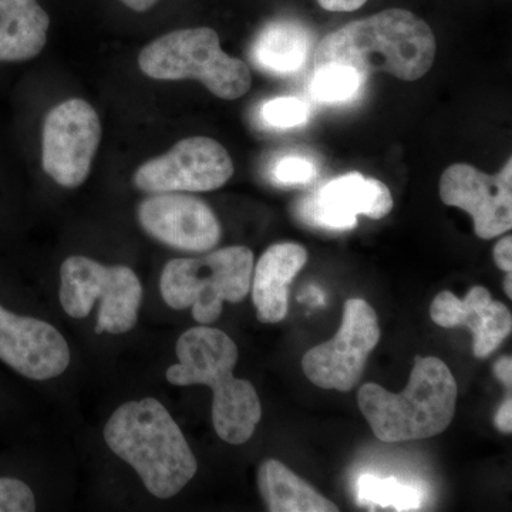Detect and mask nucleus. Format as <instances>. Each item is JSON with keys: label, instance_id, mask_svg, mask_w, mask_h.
Returning <instances> with one entry per match:
<instances>
[{"label": "nucleus", "instance_id": "1", "mask_svg": "<svg viewBox=\"0 0 512 512\" xmlns=\"http://www.w3.org/2000/svg\"><path fill=\"white\" fill-rule=\"evenodd\" d=\"M436 53V36L423 19L410 10L387 9L323 37L313 60L315 70L342 64L365 76L382 72L416 82L430 72Z\"/></svg>", "mask_w": 512, "mask_h": 512}, {"label": "nucleus", "instance_id": "2", "mask_svg": "<svg viewBox=\"0 0 512 512\" xmlns=\"http://www.w3.org/2000/svg\"><path fill=\"white\" fill-rule=\"evenodd\" d=\"M177 365L165 377L174 386H208L212 397V423L218 437L232 446L247 443L262 417L261 400L254 384L237 379L234 369L238 348L220 329L208 325L188 329L175 346Z\"/></svg>", "mask_w": 512, "mask_h": 512}, {"label": "nucleus", "instance_id": "3", "mask_svg": "<svg viewBox=\"0 0 512 512\" xmlns=\"http://www.w3.org/2000/svg\"><path fill=\"white\" fill-rule=\"evenodd\" d=\"M104 440L161 500L180 493L197 474V458L183 431L153 397L121 404L104 427Z\"/></svg>", "mask_w": 512, "mask_h": 512}, {"label": "nucleus", "instance_id": "4", "mask_svg": "<svg viewBox=\"0 0 512 512\" xmlns=\"http://www.w3.org/2000/svg\"><path fill=\"white\" fill-rule=\"evenodd\" d=\"M458 386L450 367L434 356L414 357L406 389L392 393L380 384H363L357 393L360 412L384 443L439 436L456 414Z\"/></svg>", "mask_w": 512, "mask_h": 512}, {"label": "nucleus", "instance_id": "5", "mask_svg": "<svg viewBox=\"0 0 512 512\" xmlns=\"http://www.w3.org/2000/svg\"><path fill=\"white\" fill-rule=\"evenodd\" d=\"M254 265V252L242 245L200 258L173 259L161 274V296L171 309L191 308L192 318L200 325H211L220 318L224 302L247 298Z\"/></svg>", "mask_w": 512, "mask_h": 512}, {"label": "nucleus", "instance_id": "6", "mask_svg": "<svg viewBox=\"0 0 512 512\" xmlns=\"http://www.w3.org/2000/svg\"><path fill=\"white\" fill-rule=\"evenodd\" d=\"M141 72L156 80H198L214 96L237 100L251 89L247 64L222 50L211 28L174 30L144 47L138 56Z\"/></svg>", "mask_w": 512, "mask_h": 512}, {"label": "nucleus", "instance_id": "7", "mask_svg": "<svg viewBox=\"0 0 512 512\" xmlns=\"http://www.w3.org/2000/svg\"><path fill=\"white\" fill-rule=\"evenodd\" d=\"M60 303L74 319L87 318L100 299L96 333L121 335L137 325L143 286L128 266H107L87 258L69 256L60 268Z\"/></svg>", "mask_w": 512, "mask_h": 512}, {"label": "nucleus", "instance_id": "8", "mask_svg": "<svg viewBox=\"0 0 512 512\" xmlns=\"http://www.w3.org/2000/svg\"><path fill=\"white\" fill-rule=\"evenodd\" d=\"M380 336L375 309L365 299H349L343 306L342 323L335 338L303 356V373L320 389L350 392L362 379Z\"/></svg>", "mask_w": 512, "mask_h": 512}, {"label": "nucleus", "instance_id": "9", "mask_svg": "<svg viewBox=\"0 0 512 512\" xmlns=\"http://www.w3.org/2000/svg\"><path fill=\"white\" fill-rule=\"evenodd\" d=\"M101 140L99 114L82 99L63 101L43 126V170L64 188L80 187L89 177Z\"/></svg>", "mask_w": 512, "mask_h": 512}, {"label": "nucleus", "instance_id": "10", "mask_svg": "<svg viewBox=\"0 0 512 512\" xmlns=\"http://www.w3.org/2000/svg\"><path fill=\"white\" fill-rule=\"evenodd\" d=\"M234 175L228 151L214 138L190 137L168 153L141 165L134 174L138 190L153 192L214 191Z\"/></svg>", "mask_w": 512, "mask_h": 512}, {"label": "nucleus", "instance_id": "11", "mask_svg": "<svg viewBox=\"0 0 512 512\" xmlns=\"http://www.w3.org/2000/svg\"><path fill=\"white\" fill-rule=\"evenodd\" d=\"M440 198L473 218L481 239L500 237L512 228V160L498 174H485L470 164L450 165L440 178Z\"/></svg>", "mask_w": 512, "mask_h": 512}, {"label": "nucleus", "instance_id": "12", "mask_svg": "<svg viewBox=\"0 0 512 512\" xmlns=\"http://www.w3.org/2000/svg\"><path fill=\"white\" fill-rule=\"evenodd\" d=\"M138 221L148 235L180 251H211L222 234L214 211L200 198L181 192H160L141 202Z\"/></svg>", "mask_w": 512, "mask_h": 512}, {"label": "nucleus", "instance_id": "13", "mask_svg": "<svg viewBox=\"0 0 512 512\" xmlns=\"http://www.w3.org/2000/svg\"><path fill=\"white\" fill-rule=\"evenodd\" d=\"M0 360L28 379L49 380L66 372L72 355L55 326L0 306Z\"/></svg>", "mask_w": 512, "mask_h": 512}, {"label": "nucleus", "instance_id": "14", "mask_svg": "<svg viewBox=\"0 0 512 512\" xmlns=\"http://www.w3.org/2000/svg\"><path fill=\"white\" fill-rule=\"evenodd\" d=\"M393 205L392 192L382 181L350 173L326 184L309 201L305 212L312 224L348 231L356 227L357 215L382 220Z\"/></svg>", "mask_w": 512, "mask_h": 512}, {"label": "nucleus", "instance_id": "15", "mask_svg": "<svg viewBox=\"0 0 512 512\" xmlns=\"http://www.w3.org/2000/svg\"><path fill=\"white\" fill-rule=\"evenodd\" d=\"M430 318L440 328L470 330L478 359L493 355L512 330L510 309L503 302L494 301L484 286H474L464 299L450 291L439 293L431 302Z\"/></svg>", "mask_w": 512, "mask_h": 512}, {"label": "nucleus", "instance_id": "16", "mask_svg": "<svg viewBox=\"0 0 512 512\" xmlns=\"http://www.w3.org/2000/svg\"><path fill=\"white\" fill-rule=\"evenodd\" d=\"M308 262V252L295 242L266 249L252 272L251 292L256 319L266 325L282 322L289 311V286Z\"/></svg>", "mask_w": 512, "mask_h": 512}, {"label": "nucleus", "instance_id": "17", "mask_svg": "<svg viewBox=\"0 0 512 512\" xmlns=\"http://www.w3.org/2000/svg\"><path fill=\"white\" fill-rule=\"evenodd\" d=\"M49 28V15L37 0H0V63L35 59Z\"/></svg>", "mask_w": 512, "mask_h": 512}, {"label": "nucleus", "instance_id": "18", "mask_svg": "<svg viewBox=\"0 0 512 512\" xmlns=\"http://www.w3.org/2000/svg\"><path fill=\"white\" fill-rule=\"evenodd\" d=\"M258 487L271 512L339 511L335 503L274 458L265 460L259 467Z\"/></svg>", "mask_w": 512, "mask_h": 512}, {"label": "nucleus", "instance_id": "19", "mask_svg": "<svg viewBox=\"0 0 512 512\" xmlns=\"http://www.w3.org/2000/svg\"><path fill=\"white\" fill-rule=\"evenodd\" d=\"M311 50L308 30L292 20H276L259 32L252 59L265 72L291 74L302 69Z\"/></svg>", "mask_w": 512, "mask_h": 512}, {"label": "nucleus", "instance_id": "20", "mask_svg": "<svg viewBox=\"0 0 512 512\" xmlns=\"http://www.w3.org/2000/svg\"><path fill=\"white\" fill-rule=\"evenodd\" d=\"M357 501L372 510L414 511L420 508L421 494L397 478L365 474L357 481Z\"/></svg>", "mask_w": 512, "mask_h": 512}, {"label": "nucleus", "instance_id": "21", "mask_svg": "<svg viewBox=\"0 0 512 512\" xmlns=\"http://www.w3.org/2000/svg\"><path fill=\"white\" fill-rule=\"evenodd\" d=\"M312 93L322 103H345L357 96L366 76L342 64H328L315 70Z\"/></svg>", "mask_w": 512, "mask_h": 512}, {"label": "nucleus", "instance_id": "22", "mask_svg": "<svg viewBox=\"0 0 512 512\" xmlns=\"http://www.w3.org/2000/svg\"><path fill=\"white\" fill-rule=\"evenodd\" d=\"M261 117L266 126L285 130L305 124L309 117V109L296 97H278L264 104Z\"/></svg>", "mask_w": 512, "mask_h": 512}, {"label": "nucleus", "instance_id": "23", "mask_svg": "<svg viewBox=\"0 0 512 512\" xmlns=\"http://www.w3.org/2000/svg\"><path fill=\"white\" fill-rule=\"evenodd\" d=\"M36 498L32 488L18 478H0V512H32Z\"/></svg>", "mask_w": 512, "mask_h": 512}, {"label": "nucleus", "instance_id": "24", "mask_svg": "<svg viewBox=\"0 0 512 512\" xmlns=\"http://www.w3.org/2000/svg\"><path fill=\"white\" fill-rule=\"evenodd\" d=\"M316 177V167L308 158L288 156L279 160L274 168L276 183L282 185H303Z\"/></svg>", "mask_w": 512, "mask_h": 512}, {"label": "nucleus", "instance_id": "25", "mask_svg": "<svg viewBox=\"0 0 512 512\" xmlns=\"http://www.w3.org/2000/svg\"><path fill=\"white\" fill-rule=\"evenodd\" d=\"M494 261L504 272H512V237L508 235L494 247Z\"/></svg>", "mask_w": 512, "mask_h": 512}, {"label": "nucleus", "instance_id": "26", "mask_svg": "<svg viewBox=\"0 0 512 512\" xmlns=\"http://www.w3.org/2000/svg\"><path fill=\"white\" fill-rule=\"evenodd\" d=\"M495 427L504 434L512 433V400L511 394H508L505 402L501 404L494 417Z\"/></svg>", "mask_w": 512, "mask_h": 512}, {"label": "nucleus", "instance_id": "27", "mask_svg": "<svg viewBox=\"0 0 512 512\" xmlns=\"http://www.w3.org/2000/svg\"><path fill=\"white\" fill-rule=\"evenodd\" d=\"M367 0H318L320 6L328 12H355L365 6Z\"/></svg>", "mask_w": 512, "mask_h": 512}, {"label": "nucleus", "instance_id": "28", "mask_svg": "<svg viewBox=\"0 0 512 512\" xmlns=\"http://www.w3.org/2000/svg\"><path fill=\"white\" fill-rule=\"evenodd\" d=\"M494 375L501 383L511 390L512 387V360L511 356L500 357L494 365Z\"/></svg>", "mask_w": 512, "mask_h": 512}, {"label": "nucleus", "instance_id": "29", "mask_svg": "<svg viewBox=\"0 0 512 512\" xmlns=\"http://www.w3.org/2000/svg\"><path fill=\"white\" fill-rule=\"evenodd\" d=\"M160 0H121V3L134 10V12H147L157 5Z\"/></svg>", "mask_w": 512, "mask_h": 512}, {"label": "nucleus", "instance_id": "30", "mask_svg": "<svg viewBox=\"0 0 512 512\" xmlns=\"http://www.w3.org/2000/svg\"><path fill=\"white\" fill-rule=\"evenodd\" d=\"M507 276H505L504 279V292L505 295L508 296V298H512V275L511 272H505Z\"/></svg>", "mask_w": 512, "mask_h": 512}]
</instances>
